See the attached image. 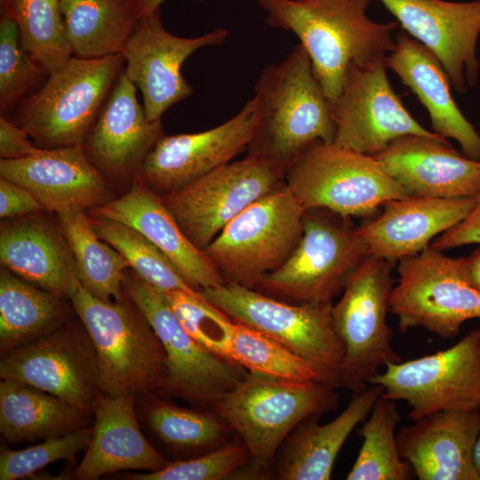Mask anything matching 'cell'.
Masks as SVG:
<instances>
[{"instance_id":"obj_1","label":"cell","mask_w":480,"mask_h":480,"mask_svg":"<svg viewBox=\"0 0 480 480\" xmlns=\"http://www.w3.org/2000/svg\"><path fill=\"white\" fill-rule=\"evenodd\" d=\"M256 1L269 26L300 39L333 108L350 65H372L395 49L399 24L372 20L366 12L371 0Z\"/></svg>"},{"instance_id":"obj_2","label":"cell","mask_w":480,"mask_h":480,"mask_svg":"<svg viewBox=\"0 0 480 480\" xmlns=\"http://www.w3.org/2000/svg\"><path fill=\"white\" fill-rule=\"evenodd\" d=\"M252 98L256 124L249 154L268 159L284 174L311 145L333 142V107L300 44L261 71Z\"/></svg>"},{"instance_id":"obj_3","label":"cell","mask_w":480,"mask_h":480,"mask_svg":"<svg viewBox=\"0 0 480 480\" xmlns=\"http://www.w3.org/2000/svg\"><path fill=\"white\" fill-rule=\"evenodd\" d=\"M337 388L248 372L213 407L244 444L251 476L267 475L282 444L310 416L338 408Z\"/></svg>"},{"instance_id":"obj_4","label":"cell","mask_w":480,"mask_h":480,"mask_svg":"<svg viewBox=\"0 0 480 480\" xmlns=\"http://www.w3.org/2000/svg\"><path fill=\"white\" fill-rule=\"evenodd\" d=\"M68 300L94 346L101 394L137 396L158 391L165 376V352L148 319L126 293L120 301H105L79 284Z\"/></svg>"},{"instance_id":"obj_5","label":"cell","mask_w":480,"mask_h":480,"mask_svg":"<svg viewBox=\"0 0 480 480\" xmlns=\"http://www.w3.org/2000/svg\"><path fill=\"white\" fill-rule=\"evenodd\" d=\"M124 66L122 53L101 59L72 56L17 107L14 122L39 148L82 145Z\"/></svg>"},{"instance_id":"obj_6","label":"cell","mask_w":480,"mask_h":480,"mask_svg":"<svg viewBox=\"0 0 480 480\" xmlns=\"http://www.w3.org/2000/svg\"><path fill=\"white\" fill-rule=\"evenodd\" d=\"M395 265L367 253L348 276L340 300L332 305L334 331L344 346L340 388L353 394L388 363L402 361L392 347L387 322Z\"/></svg>"},{"instance_id":"obj_7","label":"cell","mask_w":480,"mask_h":480,"mask_svg":"<svg viewBox=\"0 0 480 480\" xmlns=\"http://www.w3.org/2000/svg\"><path fill=\"white\" fill-rule=\"evenodd\" d=\"M201 294L234 321L294 352L325 382L340 388L345 350L333 328L332 302L292 305L230 282L204 289Z\"/></svg>"},{"instance_id":"obj_8","label":"cell","mask_w":480,"mask_h":480,"mask_svg":"<svg viewBox=\"0 0 480 480\" xmlns=\"http://www.w3.org/2000/svg\"><path fill=\"white\" fill-rule=\"evenodd\" d=\"M306 212L290 188L280 185L230 220L204 252L227 282L254 289L292 253Z\"/></svg>"},{"instance_id":"obj_9","label":"cell","mask_w":480,"mask_h":480,"mask_svg":"<svg viewBox=\"0 0 480 480\" xmlns=\"http://www.w3.org/2000/svg\"><path fill=\"white\" fill-rule=\"evenodd\" d=\"M285 176L307 211L326 209L345 220L372 216L387 202L411 196L372 156L333 143L311 145Z\"/></svg>"},{"instance_id":"obj_10","label":"cell","mask_w":480,"mask_h":480,"mask_svg":"<svg viewBox=\"0 0 480 480\" xmlns=\"http://www.w3.org/2000/svg\"><path fill=\"white\" fill-rule=\"evenodd\" d=\"M124 289L148 319L165 352V376L157 392L212 411L243 379L246 369L200 345L183 327L164 292L142 281L133 271L125 272Z\"/></svg>"},{"instance_id":"obj_11","label":"cell","mask_w":480,"mask_h":480,"mask_svg":"<svg viewBox=\"0 0 480 480\" xmlns=\"http://www.w3.org/2000/svg\"><path fill=\"white\" fill-rule=\"evenodd\" d=\"M429 245L398 261L389 311L402 332L423 328L441 338L457 336L462 324L480 318V293L463 276L460 258H451Z\"/></svg>"},{"instance_id":"obj_12","label":"cell","mask_w":480,"mask_h":480,"mask_svg":"<svg viewBox=\"0 0 480 480\" xmlns=\"http://www.w3.org/2000/svg\"><path fill=\"white\" fill-rule=\"evenodd\" d=\"M368 384L380 385L383 397L405 401L412 421L438 412L480 410V328L444 350L388 363Z\"/></svg>"},{"instance_id":"obj_13","label":"cell","mask_w":480,"mask_h":480,"mask_svg":"<svg viewBox=\"0 0 480 480\" xmlns=\"http://www.w3.org/2000/svg\"><path fill=\"white\" fill-rule=\"evenodd\" d=\"M284 175L268 159L248 154L161 197L184 234L204 250L236 215L279 187Z\"/></svg>"},{"instance_id":"obj_14","label":"cell","mask_w":480,"mask_h":480,"mask_svg":"<svg viewBox=\"0 0 480 480\" xmlns=\"http://www.w3.org/2000/svg\"><path fill=\"white\" fill-rule=\"evenodd\" d=\"M367 253L356 228L307 211L296 248L283 265L266 274L256 288L299 303L332 302Z\"/></svg>"},{"instance_id":"obj_15","label":"cell","mask_w":480,"mask_h":480,"mask_svg":"<svg viewBox=\"0 0 480 480\" xmlns=\"http://www.w3.org/2000/svg\"><path fill=\"white\" fill-rule=\"evenodd\" d=\"M0 376L40 388L86 415L93 413L101 395L97 354L80 320H68L52 332L2 355Z\"/></svg>"},{"instance_id":"obj_16","label":"cell","mask_w":480,"mask_h":480,"mask_svg":"<svg viewBox=\"0 0 480 480\" xmlns=\"http://www.w3.org/2000/svg\"><path fill=\"white\" fill-rule=\"evenodd\" d=\"M386 68V60L370 66H349L333 108V144L373 156L399 137L437 135L407 111L389 83Z\"/></svg>"},{"instance_id":"obj_17","label":"cell","mask_w":480,"mask_h":480,"mask_svg":"<svg viewBox=\"0 0 480 480\" xmlns=\"http://www.w3.org/2000/svg\"><path fill=\"white\" fill-rule=\"evenodd\" d=\"M228 36L222 28L194 38L174 36L164 28L160 9L139 19L121 53L124 72L140 91L149 121L161 119L168 108L192 94L181 74L187 58L203 47L221 44Z\"/></svg>"},{"instance_id":"obj_18","label":"cell","mask_w":480,"mask_h":480,"mask_svg":"<svg viewBox=\"0 0 480 480\" xmlns=\"http://www.w3.org/2000/svg\"><path fill=\"white\" fill-rule=\"evenodd\" d=\"M401 28L441 62L459 93L477 83L480 0H379Z\"/></svg>"},{"instance_id":"obj_19","label":"cell","mask_w":480,"mask_h":480,"mask_svg":"<svg viewBox=\"0 0 480 480\" xmlns=\"http://www.w3.org/2000/svg\"><path fill=\"white\" fill-rule=\"evenodd\" d=\"M256 124L252 98L228 121L212 129L163 135L147 156L139 178L164 194L231 162L248 148Z\"/></svg>"},{"instance_id":"obj_20","label":"cell","mask_w":480,"mask_h":480,"mask_svg":"<svg viewBox=\"0 0 480 480\" xmlns=\"http://www.w3.org/2000/svg\"><path fill=\"white\" fill-rule=\"evenodd\" d=\"M0 176L28 189L56 214L89 211L114 199L110 182L82 145L40 148L22 159H1Z\"/></svg>"},{"instance_id":"obj_21","label":"cell","mask_w":480,"mask_h":480,"mask_svg":"<svg viewBox=\"0 0 480 480\" xmlns=\"http://www.w3.org/2000/svg\"><path fill=\"white\" fill-rule=\"evenodd\" d=\"M163 135L161 119H148L124 68L82 147L108 181H133Z\"/></svg>"},{"instance_id":"obj_22","label":"cell","mask_w":480,"mask_h":480,"mask_svg":"<svg viewBox=\"0 0 480 480\" xmlns=\"http://www.w3.org/2000/svg\"><path fill=\"white\" fill-rule=\"evenodd\" d=\"M411 196L457 198L480 195V161L438 136L409 134L372 156Z\"/></svg>"},{"instance_id":"obj_23","label":"cell","mask_w":480,"mask_h":480,"mask_svg":"<svg viewBox=\"0 0 480 480\" xmlns=\"http://www.w3.org/2000/svg\"><path fill=\"white\" fill-rule=\"evenodd\" d=\"M88 213L138 230L168 257L193 289L201 292L227 283L204 250L196 247L184 234L161 196L139 177L124 196Z\"/></svg>"},{"instance_id":"obj_24","label":"cell","mask_w":480,"mask_h":480,"mask_svg":"<svg viewBox=\"0 0 480 480\" xmlns=\"http://www.w3.org/2000/svg\"><path fill=\"white\" fill-rule=\"evenodd\" d=\"M480 410L428 414L396 432L398 451L420 480H479L473 452Z\"/></svg>"},{"instance_id":"obj_25","label":"cell","mask_w":480,"mask_h":480,"mask_svg":"<svg viewBox=\"0 0 480 480\" xmlns=\"http://www.w3.org/2000/svg\"><path fill=\"white\" fill-rule=\"evenodd\" d=\"M476 197L436 198L409 196L383 204V212L356 228L368 253L395 265L416 255L430 241L460 223Z\"/></svg>"},{"instance_id":"obj_26","label":"cell","mask_w":480,"mask_h":480,"mask_svg":"<svg viewBox=\"0 0 480 480\" xmlns=\"http://www.w3.org/2000/svg\"><path fill=\"white\" fill-rule=\"evenodd\" d=\"M30 216L1 225V263L19 277L69 299L80 282L64 231L60 223Z\"/></svg>"},{"instance_id":"obj_27","label":"cell","mask_w":480,"mask_h":480,"mask_svg":"<svg viewBox=\"0 0 480 480\" xmlns=\"http://www.w3.org/2000/svg\"><path fill=\"white\" fill-rule=\"evenodd\" d=\"M386 65L428 110L433 132L454 139L465 156L480 161V134L458 108L450 79L436 55L401 29Z\"/></svg>"},{"instance_id":"obj_28","label":"cell","mask_w":480,"mask_h":480,"mask_svg":"<svg viewBox=\"0 0 480 480\" xmlns=\"http://www.w3.org/2000/svg\"><path fill=\"white\" fill-rule=\"evenodd\" d=\"M134 395L101 394L95 404L92 437L74 477L92 480L119 470L147 472L164 468L170 461L146 439L135 413Z\"/></svg>"},{"instance_id":"obj_29","label":"cell","mask_w":480,"mask_h":480,"mask_svg":"<svg viewBox=\"0 0 480 480\" xmlns=\"http://www.w3.org/2000/svg\"><path fill=\"white\" fill-rule=\"evenodd\" d=\"M353 394L347 407L332 420L320 424L321 416L304 420L287 437L277 464L276 476L282 480H328L344 443L369 415L382 394L380 385H370Z\"/></svg>"},{"instance_id":"obj_30","label":"cell","mask_w":480,"mask_h":480,"mask_svg":"<svg viewBox=\"0 0 480 480\" xmlns=\"http://www.w3.org/2000/svg\"><path fill=\"white\" fill-rule=\"evenodd\" d=\"M85 413L28 383L2 379L0 432L9 443L60 436L84 427Z\"/></svg>"},{"instance_id":"obj_31","label":"cell","mask_w":480,"mask_h":480,"mask_svg":"<svg viewBox=\"0 0 480 480\" xmlns=\"http://www.w3.org/2000/svg\"><path fill=\"white\" fill-rule=\"evenodd\" d=\"M18 277L0 273V350L4 355L56 330L68 319L64 300Z\"/></svg>"},{"instance_id":"obj_32","label":"cell","mask_w":480,"mask_h":480,"mask_svg":"<svg viewBox=\"0 0 480 480\" xmlns=\"http://www.w3.org/2000/svg\"><path fill=\"white\" fill-rule=\"evenodd\" d=\"M73 56L101 59L121 53L140 17L131 0H61Z\"/></svg>"},{"instance_id":"obj_33","label":"cell","mask_w":480,"mask_h":480,"mask_svg":"<svg viewBox=\"0 0 480 480\" xmlns=\"http://www.w3.org/2000/svg\"><path fill=\"white\" fill-rule=\"evenodd\" d=\"M86 211L57 214L73 252L81 285L105 301L125 296L124 283L127 260L96 234Z\"/></svg>"},{"instance_id":"obj_34","label":"cell","mask_w":480,"mask_h":480,"mask_svg":"<svg viewBox=\"0 0 480 480\" xmlns=\"http://www.w3.org/2000/svg\"><path fill=\"white\" fill-rule=\"evenodd\" d=\"M396 402L381 395L376 400L359 429L363 442L348 480H408L415 476L398 451L396 428L401 414Z\"/></svg>"},{"instance_id":"obj_35","label":"cell","mask_w":480,"mask_h":480,"mask_svg":"<svg viewBox=\"0 0 480 480\" xmlns=\"http://www.w3.org/2000/svg\"><path fill=\"white\" fill-rule=\"evenodd\" d=\"M61 0H1V13L17 24L25 50L49 74L72 56Z\"/></svg>"},{"instance_id":"obj_36","label":"cell","mask_w":480,"mask_h":480,"mask_svg":"<svg viewBox=\"0 0 480 480\" xmlns=\"http://www.w3.org/2000/svg\"><path fill=\"white\" fill-rule=\"evenodd\" d=\"M90 218L99 237L121 253L142 281L164 292L200 293L185 281L168 257L138 230L119 221Z\"/></svg>"},{"instance_id":"obj_37","label":"cell","mask_w":480,"mask_h":480,"mask_svg":"<svg viewBox=\"0 0 480 480\" xmlns=\"http://www.w3.org/2000/svg\"><path fill=\"white\" fill-rule=\"evenodd\" d=\"M144 419L163 441L182 449H214L227 443L233 432L213 411L181 408L161 399L147 403Z\"/></svg>"},{"instance_id":"obj_38","label":"cell","mask_w":480,"mask_h":480,"mask_svg":"<svg viewBox=\"0 0 480 480\" xmlns=\"http://www.w3.org/2000/svg\"><path fill=\"white\" fill-rule=\"evenodd\" d=\"M234 323L232 356L248 372L298 382L324 381L310 364L278 341Z\"/></svg>"},{"instance_id":"obj_39","label":"cell","mask_w":480,"mask_h":480,"mask_svg":"<svg viewBox=\"0 0 480 480\" xmlns=\"http://www.w3.org/2000/svg\"><path fill=\"white\" fill-rule=\"evenodd\" d=\"M48 73L22 45L15 21L4 13L0 19V110L17 108L36 92Z\"/></svg>"},{"instance_id":"obj_40","label":"cell","mask_w":480,"mask_h":480,"mask_svg":"<svg viewBox=\"0 0 480 480\" xmlns=\"http://www.w3.org/2000/svg\"><path fill=\"white\" fill-rule=\"evenodd\" d=\"M186 331L205 349L223 358L232 356L234 320L201 294L164 292Z\"/></svg>"},{"instance_id":"obj_41","label":"cell","mask_w":480,"mask_h":480,"mask_svg":"<svg viewBox=\"0 0 480 480\" xmlns=\"http://www.w3.org/2000/svg\"><path fill=\"white\" fill-rule=\"evenodd\" d=\"M249 460L244 444L227 442L209 452L187 460L170 461L159 470L129 474L132 480H220L238 473Z\"/></svg>"},{"instance_id":"obj_42","label":"cell","mask_w":480,"mask_h":480,"mask_svg":"<svg viewBox=\"0 0 480 480\" xmlns=\"http://www.w3.org/2000/svg\"><path fill=\"white\" fill-rule=\"evenodd\" d=\"M92 428L83 427L68 434L52 436L23 450L4 449L0 455V479L26 478L46 465L59 460L71 459L87 448Z\"/></svg>"},{"instance_id":"obj_43","label":"cell","mask_w":480,"mask_h":480,"mask_svg":"<svg viewBox=\"0 0 480 480\" xmlns=\"http://www.w3.org/2000/svg\"><path fill=\"white\" fill-rule=\"evenodd\" d=\"M44 211L36 197L26 188L0 177V218L27 217Z\"/></svg>"},{"instance_id":"obj_44","label":"cell","mask_w":480,"mask_h":480,"mask_svg":"<svg viewBox=\"0 0 480 480\" xmlns=\"http://www.w3.org/2000/svg\"><path fill=\"white\" fill-rule=\"evenodd\" d=\"M480 244V195L469 213L460 223L436 236L431 246L440 251L465 244Z\"/></svg>"},{"instance_id":"obj_45","label":"cell","mask_w":480,"mask_h":480,"mask_svg":"<svg viewBox=\"0 0 480 480\" xmlns=\"http://www.w3.org/2000/svg\"><path fill=\"white\" fill-rule=\"evenodd\" d=\"M28 132L4 115L0 117V157L17 160L35 154L40 148L31 140Z\"/></svg>"},{"instance_id":"obj_46","label":"cell","mask_w":480,"mask_h":480,"mask_svg":"<svg viewBox=\"0 0 480 480\" xmlns=\"http://www.w3.org/2000/svg\"><path fill=\"white\" fill-rule=\"evenodd\" d=\"M463 276L468 284L480 293V246L469 256L460 258Z\"/></svg>"},{"instance_id":"obj_47","label":"cell","mask_w":480,"mask_h":480,"mask_svg":"<svg viewBox=\"0 0 480 480\" xmlns=\"http://www.w3.org/2000/svg\"><path fill=\"white\" fill-rule=\"evenodd\" d=\"M132 4L138 13L139 17H142L152 13L153 12L158 10L160 5L165 0H131ZM203 1V0H196Z\"/></svg>"},{"instance_id":"obj_48","label":"cell","mask_w":480,"mask_h":480,"mask_svg":"<svg viewBox=\"0 0 480 480\" xmlns=\"http://www.w3.org/2000/svg\"><path fill=\"white\" fill-rule=\"evenodd\" d=\"M473 463L480 480V433L477 436L473 452Z\"/></svg>"},{"instance_id":"obj_49","label":"cell","mask_w":480,"mask_h":480,"mask_svg":"<svg viewBox=\"0 0 480 480\" xmlns=\"http://www.w3.org/2000/svg\"><path fill=\"white\" fill-rule=\"evenodd\" d=\"M478 133L480 134V129H479V132H478Z\"/></svg>"}]
</instances>
